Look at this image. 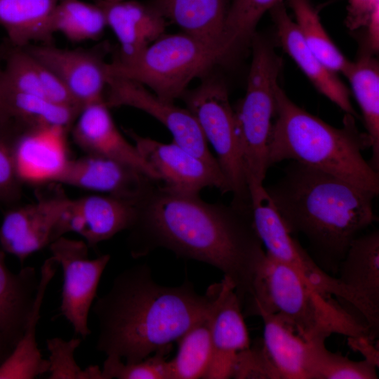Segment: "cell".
Returning a JSON list of instances; mask_svg holds the SVG:
<instances>
[{
    "mask_svg": "<svg viewBox=\"0 0 379 379\" xmlns=\"http://www.w3.org/2000/svg\"><path fill=\"white\" fill-rule=\"evenodd\" d=\"M103 11L107 25L120 46L116 57L132 58L164 34L167 21L149 4L124 0H96Z\"/></svg>",
    "mask_w": 379,
    "mask_h": 379,
    "instance_id": "21",
    "label": "cell"
},
{
    "mask_svg": "<svg viewBox=\"0 0 379 379\" xmlns=\"http://www.w3.org/2000/svg\"><path fill=\"white\" fill-rule=\"evenodd\" d=\"M48 247L63 274L61 314L71 324L74 333L84 339L91 333L88 327L89 312L110 255L105 254L91 259L89 246L85 241L64 236Z\"/></svg>",
    "mask_w": 379,
    "mask_h": 379,
    "instance_id": "10",
    "label": "cell"
},
{
    "mask_svg": "<svg viewBox=\"0 0 379 379\" xmlns=\"http://www.w3.org/2000/svg\"><path fill=\"white\" fill-rule=\"evenodd\" d=\"M105 1H108V2H114V1H124V0H105Z\"/></svg>",
    "mask_w": 379,
    "mask_h": 379,
    "instance_id": "44",
    "label": "cell"
},
{
    "mask_svg": "<svg viewBox=\"0 0 379 379\" xmlns=\"http://www.w3.org/2000/svg\"><path fill=\"white\" fill-rule=\"evenodd\" d=\"M147 4L182 32L218 49L230 0H150Z\"/></svg>",
    "mask_w": 379,
    "mask_h": 379,
    "instance_id": "23",
    "label": "cell"
},
{
    "mask_svg": "<svg viewBox=\"0 0 379 379\" xmlns=\"http://www.w3.org/2000/svg\"><path fill=\"white\" fill-rule=\"evenodd\" d=\"M181 98L197 119L207 142L213 146L222 174L232 193V201L251 204L243 169L234 109L222 81L206 77Z\"/></svg>",
    "mask_w": 379,
    "mask_h": 379,
    "instance_id": "8",
    "label": "cell"
},
{
    "mask_svg": "<svg viewBox=\"0 0 379 379\" xmlns=\"http://www.w3.org/2000/svg\"><path fill=\"white\" fill-rule=\"evenodd\" d=\"M8 117L25 128H55L68 131L81 109L45 97L3 90Z\"/></svg>",
    "mask_w": 379,
    "mask_h": 379,
    "instance_id": "29",
    "label": "cell"
},
{
    "mask_svg": "<svg viewBox=\"0 0 379 379\" xmlns=\"http://www.w3.org/2000/svg\"><path fill=\"white\" fill-rule=\"evenodd\" d=\"M252 60L244 98L234 109L243 169L250 194L264 185L268 146L275 114L274 88L281 59L256 33L251 41Z\"/></svg>",
    "mask_w": 379,
    "mask_h": 379,
    "instance_id": "6",
    "label": "cell"
},
{
    "mask_svg": "<svg viewBox=\"0 0 379 379\" xmlns=\"http://www.w3.org/2000/svg\"><path fill=\"white\" fill-rule=\"evenodd\" d=\"M274 101L269 167L284 160L296 161L378 194L379 173L362 155L371 140L359 131L354 116L345 114L342 127L332 126L295 104L279 83Z\"/></svg>",
    "mask_w": 379,
    "mask_h": 379,
    "instance_id": "4",
    "label": "cell"
},
{
    "mask_svg": "<svg viewBox=\"0 0 379 379\" xmlns=\"http://www.w3.org/2000/svg\"><path fill=\"white\" fill-rule=\"evenodd\" d=\"M274 20L283 49L295 61L316 88L345 114L354 117L350 92L347 86L310 51L295 22L292 20L286 6L281 2L269 11Z\"/></svg>",
    "mask_w": 379,
    "mask_h": 379,
    "instance_id": "20",
    "label": "cell"
},
{
    "mask_svg": "<svg viewBox=\"0 0 379 379\" xmlns=\"http://www.w3.org/2000/svg\"><path fill=\"white\" fill-rule=\"evenodd\" d=\"M378 365L354 361L328 350L325 343H312L311 379H377Z\"/></svg>",
    "mask_w": 379,
    "mask_h": 379,
    "instance_id": "34",
    "label": "cell"
},
{
    "mask_svg": "<svg viewBox=\"0 0 379 379\" xmlns=\"http://www.w3.org/2000/svg\"><path fill=\"white\" fill-rule=\"evenodd\" d=\"M349 80L362 112L366 133L371 140L368 161L379 173V65L370 55H363L350 62L343 74Z\"/></svg>",
    "mask_w": 379,
    "mask_h": 379,
    "instance_id": "28",
    "label": "cell"
},
{
    "mask_svg": "<svg viewBox=\"0 0 379 379\" xmlns=\"http://www.w3.org/2000/svg\"><path fill=\"white\" fill-rule=\"evenodd\" d=\"M206 293L210 300L212 354L204 378H231L237 354L251 345L243 306L234 284L225 277L211 285Z\"/></svg>",
    "mask_w": 379,
    "mask_h": 379,
    "instance_id": "13",
    "label": "cell"
},
{
    "mask_svg": "<svg viewBox=\"0 0 379 379\" xmlns=\"http://www.w3.org/2000/svg\"><path fill=\"white\" fill-rule=\"evenodd\" d=\"M136 199L94 194L77 199L81 219L79 233L89 247L129 230L134 224Z\"/></svg>",
    "mask_w": 379,
    "mask_h": 379,
    "instance_id": "26",
    "label": "cell"
},
{
    "mask_svg": "<svg viewBox=\"0 0 379 379\" xmlns=\"http://www.w3.org/2000/svg\"><path fill=\"white\" fill-rule=\"evenodd\" d=\"M136 207L128 239L133 257L163 247L211 265L232 281L244 305L265 255L252 204L208 203L199 194L175 193L156 182L138 197Z\"/></svg>",
    "mask_w": 379,
    "mask_h": 379,
    "instance_id": "1",
    "label": "cell"
},
{
    "mask_svg": "<svg viewBox=\"0 0 379 379\" xmlns=\"http://www.w3.org/2000/svg\"><path fill=\"white\" fill-rule=\"evenodd\" d=\"M23 128L13 120L0 121V204L13 205L21 197L22 182L17 173L13 148Z\"/></svg>",
    "mask_w": 379,
    "mask_h": 379,
    "instance_id": "36",
    "label": "cell"
},
{
    "mask_svg": "<svg viewBox=\"0 0 379 379\" xmlns=\"http://www.w3.org/2000/svg\"><path fill=\"white\" fill-rule=\"evenodd\" d=\"M53 190L39 194L36 203L12 207L4 215L0 244L21 263L55 241V228L68 197L58 187Z\"/></svg>",
    "mask_w": 379,
    "mask_h": 379,
    "instance_id": "14",
    "label": "cell"
},
{
    "mask_svg": "<svg viewBox=\"0 0 379 379\" xmlns=\"http://www.w3.org/2000/svg\"><path fill=\"white\" fill-rule=\"evenodd\" d=\"M258 316L264 326L263 345L280 379H311L312 343L275 315L260 312Z\"/></svg>",
    "mask_w": 379,
    "mask_h": 379,
    "instance_id": "25",
    "label": "cell"
},
{
    "mask_svg": "<svg viewBox=\"0 0 379 379\" xmlns=\"http://www.w3.org/2000/svg\"><path fill=\"white\" fill-rule=\"evenodd\" d=\"M81 343L79 338L69 340L52 338L46 340L49 379H102L98 366H89L83 369L77 363L74 352Z\"/></svg>",
    "mask_w": 379,
    "mask_h": 379,
    "instance_id": "35",
    "label": "cell"
},
{
    "mask_svg": "<svg viewBox=\"0 0 379 379\" xmlns=\"http://www.w3.org/2000/svg\"><path fill=\"white\" fill-rule=\"evenodd\" d=\"M295 23L310 51L334 73L344 74L351 61L335 45L324 26L318 11L309 0H288Z\"/></svg>",
    "mask_w": 379,
    "mask_h": 379,
    "instance_id": "32",
    "label": "cell"
},
{
    "mask_svg": "<svg viewBox=\"0 0 379 379\" xmlns=\"http://www.w3.org/2000/svg\"><path fill=\"white\" fill-rule=\"evenodd\" d=\"M165 355L157 352L135 363H124L121 358L107 356L101 369L102 379H170Z\"/></svg>",
    "mask_w": 379,
    "mask_h": 379,
    "instance_id": "37",
    "label": "cell"
},
{
    "mask_svg": "<svg viewBox=\"0 0 379 379\" xmlns=\"http://www.w3.org/2000/svg\"><path fill=\"white\" fill-rule=\"evenodd\" d=\"M232 378L280 379L266 352L262 339H259L253 346L250 345L248 348L237 354Z\"/></svg>",
    "mask_w": 379,
    "mask_h": 379,
    "instance_id": "38",
    "label": "cell"
},
{
    "mask_svg": "<svg viewBox=\"0 0 379 379\" xmlns=\"http://www.w3.org/2000/svg\"><path fill=\"white\" fill-rule=\"evenodd\" d=\"M265 189L288 232L302 234L317 263L333 273L352 241L378 220L376 194L296 161Z\"/></svg>",
    "mask_w": 379,
    "mask_h": 379,
    "instance_id": "3",
    "label": "cell"
},
{
    "mask_svg": "<svg viewBox=\"0 0 379 379\" xmlns=\"http://www.w3.org/2000/svg\"><path fill=\"white\" fill-rule=\"evenodd\" d=\"M60 0H0V26L8 44L25 48L32 42L51 44L52 18Z\"/></svg>",
    "mask_w": 379,
    "mask_h": 379,
    "instance_id": "27",
    "label": "cell"
},
{
    "mask_svg": "<svg viewBox=\"0 0 379 379\" xmlns=\"http://www.w3.org/2000/svg\"><path fill=\"white\" fill-rule=\"evenodd\" d=\"M366 27L368 46L372 51L377 53L379 49V3L373 8Z\"/></svg>",
    "mask_w": 379,
    "mask_h": 379,
    "instance_id": "41",
    "label": "cell"
},
{
    "mask_svg": "<svg viewBox=\"0 0 379 379\" xmlns=\"http://www.w3.org/2000/svg\"><path fill=\"white\" fill-rule=\"evenodd\" d=\"M39 276L34 267L18 273L6 267L0 251V334L13 345L21 338L37 292Z\"/></svg>",
    "mask_w": 379,
    "mask_h": 379,
    "instance_id": "24",
    "label": "cell"
},
{
    "mask_svg": "<svg viewBox=\"0 0 379 379\" xmlns=\"http://www.w3.org/2000/svg\"><path fill=\"white\" fill-rule=\"evenodd\" d=\"M125 132L134 141L142 159L157 173L166 190L180 194H199L207 187L230 192L220 168L196 157L175 142L164 143L143 137L132 129Z\"/></svg>",
    "mask_w": 379,
    "mask_h": 379,
    "instance_id": "12",
    "label": "cell"
},
{
    "mask_svg": "<svg viewBox=\"0 0 379 379\" xmlns=\"http://www.w3.org/2000/svg\"><path fill=\"white\" fill-rule=\"evenodd\" d=\"M244 306L248 314L265 312L277 316L310 343H325L333 334L374 340L361 318L335 298L312 288L294 269L266 253Z\"/></svg>",
    "mask_w": 379,
    "mask_h": 379,
    "instance_id": "5",
    "label": "cell"
},
{
    "mask_svg": "<svg viewBox=\"0 0 379 379\" xmlns=\"http://www.w3.org/2000/svg\"><path fill=\"white\" fill-rule=\"evenodd\" d=\"M2 58L0 53V121H6L11 120L6 112L4 98H3V87H2Z\"/></svg>",
    "mask_w": 379,
    "mask_h": 379,
    "instance_id": "43",
    "label": "cell"
},
{
    "mask_svg": "<svg viewBox=\"0 0 379 379\" xmlns=\"http://www.w3.org/2000/svg\"><path fill=\"white\" fill-rule=\"evenodd\" d=\"M106 27L102 9L80 0H60L52 18L54 34L60 32L73 42L98 39Z\"/></svg>",
    "mask_w": 379,
    "mask_h": 379,
    "instance_id": "33",
    "label": "cell"
},
{
    "mask_svg": "<svg viewBox=\"0 0 379 379\" xmlns=\"http://www.w3.org/2000/svg\"><path fill=\"white\" fill-rule=\"evenodd\" d=\"M336 277L358 300L375 339L379 331V231L361 234L350 245Z\"/></svg>",
    "mask_w": 379,
    "mask_h": 379,
    "instance_id": "16",
    "label": "cell"
},
{
    "mask_svg": "<svg viewBox=\"0 0 379 379\" xmlns=\"http://www.w3.org/2000/svg\"><path fill=\"white\" fill-rule=\"evenodd\" d=\"M157 182L159 181L126 163L86 154L79 159H70L58 183L136 199Z\"/></svg>",
    "mask_w": 379,
    "mask_h": 379,
    "instance_id": "17",
    "label": "cell"
},
{
    "mask_svg": "<svg viewBox=\"0 0 379 379\" xmlns=\"http://www.w3.org/2000/svg\"><path fill=\"white\" fill-rule=\"evenodd\" d=\"M220 61L216 47L184 32L164 34L134 58L107 62L109 75L136 81L159 98H181L190 83Z\"/></svg>",
    "mask_w": 379,
    "mask_h": 379,
    "instance_id": "7",
    "label": "cell"
},
{
    "mask_svg": "<svg viewBox=\"0 0 379 379\" xmlns=\"http://www.w3.org/2000/svg\"><path fill=\"white\" fill-rule=\"evenodd\" d=\"M109 109L105 100L84 106L70 129L75 143L86 154L126 163L160 182L135 145L119 131Z\"/></svg>",
    "mask_w": 379,
    "mask_h": 379,
    "instance_id": "19",
    "label": "cell"
},
{
    "mask_svg": "<svg viewBox=\"0 0 379 379\" xmlns=\"http://www.w3.org/2000/svg\"><path fill=\"white\" fill-rule=\"evenodd\" d=\"M176 343L177 354L168 361L170 379L204 378L212 354L208 312Z\"/></svg>",
    "mask_w": 379,
    "mask_h": 379,
    "instance_id": "31",
    "label": "cell"
},
{
    "mask_svg": "<svg viewBox=\"0 0 379 379\" xmlns=\"http://www.w3.org/2000/svg\"><path fill=\"white\" fill-rule=\"evenodd\" d=\"M284 0H232L218 43L221 60L251 41L262 16Z\"/></svg>",
    "mask_w": 379,
    "mask_h": 379,
    "instance_id": "30",
    "label": "cell"
},
{
    "mask_svg": "<svg viewBox=\"0 0 379 379\" xmlns=\"http://www.w3.org/2000/svg\"><path fill=\"white\" fill-rule=\"evenodd\" d=\"M15 345L0 334V365L13 351Z\"/></svg>",
    "mask_w": 379,
    "mask_h": 379,
    "instance_id": "42",
    "label": "cell"
},
{
    "mask_svg": "<svg viewBox=\"0 0 379 379\" xmlns=\"http://www.w3.org/2000/svg\"><path fill=\"white\" fill-rule=\"evenodd\" d=\"M104 100L109 108L128 106L147 113L169 130L173 142L220 169L197 119L187 108L159 98L136 81L109 74Z\"/></svg>",
    "mask_w": 379,
    "mask_h": 379,
    "instance_id": "11",
    "label": "cell"
},
{
    "mask_svg": "<svg viewBox=\"0 0 379 379\" xmlns=\"http://www.w3.org/2000/svg\"><path fill=\"white\" fill-rule=\"evenodd\" d=\"M345 24L351 31L366 27L371 11L379 0H348Z\"/></svg>",
    "mask_w": 379,
    "mask_h": 379,
    "instance_id": "39",
    "label": "cell"
},
{
    "mask_svg": "<svg viewBox=\"0 0 379 379\" xmlns=\"http://www.w3.org/2000/svg\"><path fill=\"white\" fill-rule=\"evenodd\" d=\"M209 307L208 295H199L190 282L163 286L147 265L131 267L114 278L92 307L98 323L96 349L126 363L152 353L166 354L173 343L207 315Z\"/></svg>",
    "mask_w": 379,
    "mask_h": 379,
    "instance_id": "2",
    "label": "cell"
},
{
    "mask_svg": "<svg viewBox=\"0 0 379 379\" xmlns=\"http://www.w3.org/2000/svg\"><path fill=\"white\" fill-rule=\"evenodd\" d=\"M57 262L51 256L40 270L35 300L23 334L13 351L0 365V379H33L48 370V359H43L36 340L41 307L49 283L55 276Z\"/></svg>",
    "mask_w": 379,
    "mask_h": 379,
    "instance_id": "22",
    "label": "cell"
},
{
    "mask_svg": "<svg viewBox=\"0 0 379 379\" xmlns=\"http://www.w3.org/2000/svg\"><path fill=\"white\" fill-rule=\"evenodd\" d=\"M66 131L55 128H25L16 138L13 156L21 182L35 185L58 183L70 159Z\"/></svg>",
    "mask_w": 379,
    "mask_h": 379,
    "instance_id": "18",
    "label": "cell"
},
{
    "mask_svg": "<svg viewBox=\"0 0 379 379\" xmlns=\"http://www.w3.org/2000/svg\"><path fill=\"white\" fill-rule=\"evenodd\" d=\"M253 222L267 255L298 272L314 290L349 305L359 314L361 306L338 279L328 274L293 237L265 187L251 195ZM361 316V314H360Z\"/></svg>",
    "mask_w": 379,
    "mask_h": 379,
    "instance_id": "9",
    "label": "cell"
},
{
    "mask_svg": "<svg viewBox=\"0 0 379 379\" xmlns=\"http://www.w3.org/2000/svg\"><path fill=\"white\" fill-rule=\"evenodd\" d=\"M350 345L360 352L366 359L378 366V350L373 345V339L368 337L347 338Z\"/></svg>",
    "mask_w": 379,
    "mask_h": 379,
    "instance_id": "40",
    "label": "cell"
},
{
    "mask_svg": "<svg viewBox=\"0 0 379 379\" xmlns=\"http://www.w3.org/2000/svg\"><path fill=\"white\" fill-rule=\"evenodd\" d=\"M25 48L60 79L81 109L90 103L104 100L108 62L102 51L60 48L51 44Z\"/></svg>",
    "mask_w": 379,
    "mask_h": 379,
    "instance_id": "15",
    "label": "cell"
}]
</instances>
